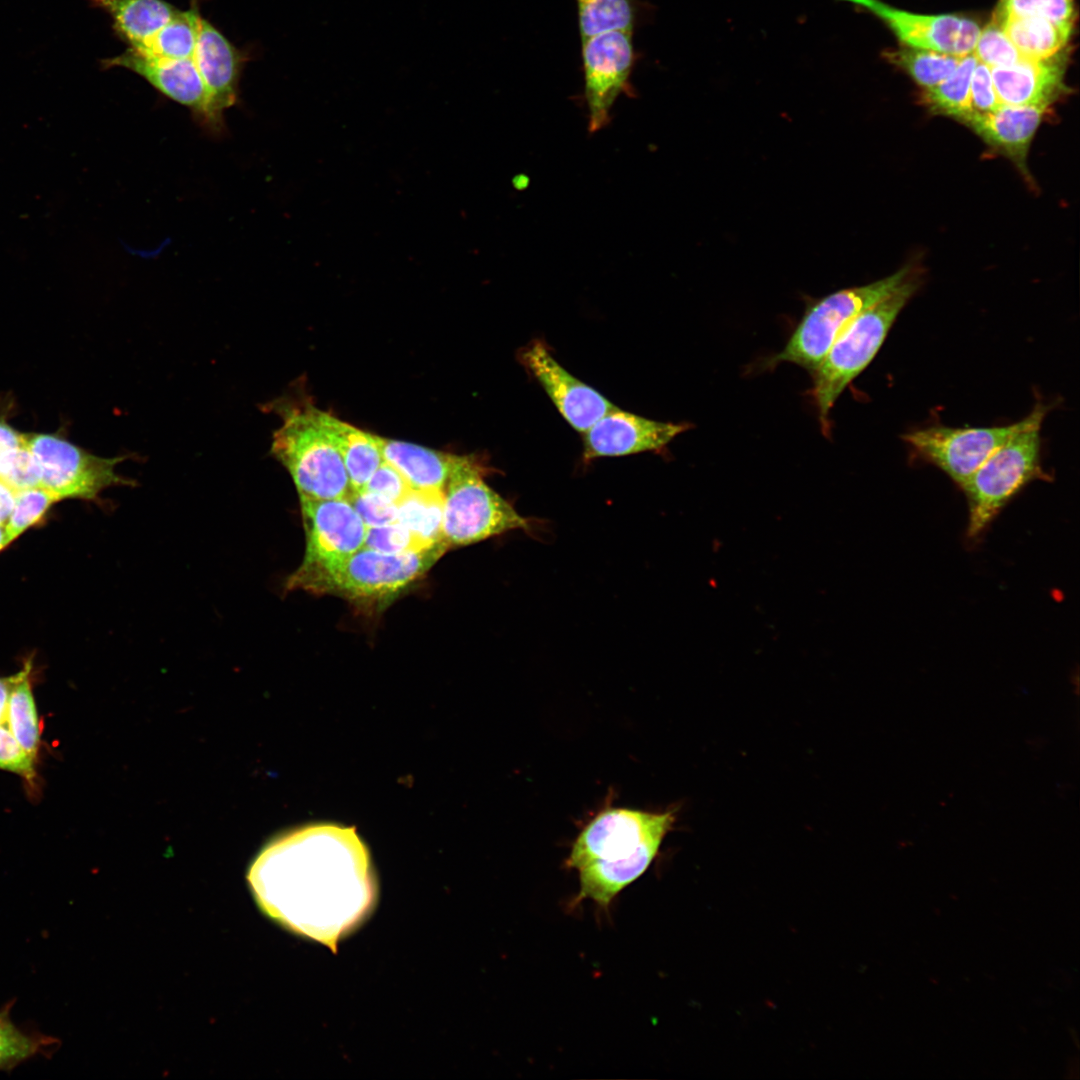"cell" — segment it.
I'll return each mask as SVG.
<instances>
[{"label": "cell", "mask_w": 1080, "mask_h": 1080, "mask_svg": "<svg viewBox=\"0 0 1080 1080\" xmlns=\"http://www.w3.org/2000/svg\"><path fill=\"white\" fill-rule=\"evenodd\" d=\"M249 881L263 910L289 929L334 948L370 911L375 886L354 828L308 825L259 855Z\"/></svg>", "instance_id": "obj_1"}, {"label": "cell", "mask_w": 1080, "mask_h": 1080, "mask_svg": "<svg viewBox=\"0 0 1080 1080\" xmlns=\"http://www.w3.org/2000/svg\"><path fill=\"white\" fill-rule=\"evenodd\" d=\"M449 549L444 543L399 554L365 547L344 558L301 565L287 578V591L333 595L366 606L390 602L421 579Z\"/></svg>", "instance_id": "obj_2"}, {"label": "cell", "mask_w": 1080, "mask_h": 1080, "mask_svg": "<svg viewBox=\"0 0 1080 1080\" xmlns=\"http://www.w3.org/2000/svg\"><path fill=\"white\" fill-rule=\"evenodd\" d=\"M913 272L892 293L859 313L834 341L811 374L810 394L824 435L831 431L830 412L845 388L870 364L896 318L920 285Z\"/></svg>", "instance_id": "obj_3"}, {"label": "cell", "mask_w": 1080, "mask_h": 1080, "mask_svg": "<svg viewBox=\"0 0 1080 1080\" xmlns=\"http://www.w3.org/2000/svg\"><path fill=\"white\" fill-rule=\"evenodd\" d=\"M282 418L271 452L289 472L299 498H348L352 493L341 455L322 420V411L285 400L272 406Z\"/></svg>", "instance_id": "obj_4"}, {"label": "cell", "mask_w": 1080, "mask_h": 1080, "mask_svg": "<svg viewBox=\"0 0 1080 1080\" xmlns=\"http://www.w3.org/2000/svg\"><path fill=\"white\" fill-rule=\"evenodd\" d=\"M1047 412L1048 406L1037 403L1022 426L960 486L969 508V538H977L1028 483L1047 479L1041 466L1040 437Z\"/></svg>", "instance_id": "obj_5"}, {"label": "cell", "mask_w": 1080, "mask_h": 1080, "mask_svg": "<svg viewBox=\"0 0 1080 1080\" xmlns=\"http://www.w3.org/2000/svg\"><path fill=\"white\" fill-rule=\"evenodd\" d=\"M484 472L472 457H457L444 494L442 539L449 548L537 529L535 519L521 515L484 481Z\"/></svg>", "instance_id": "obj_6"}, {"label": "cell", "mask_w": 1080, "mask_h": 1080, "mask_svg": "<svg viewBox=\"0 0 1080 1080\" xmlns=\"http://www.w3.org/2000/svg\"><path fill=\"white\" fill-rule=\"evenodd\" d=\"M914 269L909 264L883 279L841 289L816 300L805 310L783 350L771 357L769 363H793L812 374L848 324L892 293Z\"/></svg>", "instance_id": "obj_7"}, {"label": "cell", "mask_w": 1080, "mask_h": 1080, "mask_svg": "<svg viewBox=\"0 0 1080 1080\" xmlns=\"http://www.w3.org/2000/svg\"><path fill=\"white\" fill-rule=\"evenodd\" d=\"M25 440L39 470L40 486L59 500H96L108 488L136 484L116 471L127 455L97 456L53 433L25 434Z\"/></svg>", "instance_id": "obj_8"}, {"label": "cell", "mask_w": 1080, "mask_h": 1080, "mask_svg": "<svg viewBox=\"0 0 1080 1080\" xmlns=\"http://www.w3.org/2000/svg\"><path fill=\"white\" fill-rule=\"evenodd\" d=\"M632 32L615 30L581 41L584 99L590 132L606 127L621 94L634 96L631 76L637 60Z\"/></svg>", "instance_id": "obj_9"}, {"label": "cell", "mask_w": 1080, "mask_h": 1080, "mask_svg": "<svg viewBox=\"0 0 1080 1080\" xmlns=\"http://www.w3.org/2000/svg\"><path fill=\"white\" fill-rule=\"evenodd\" d=\"M676 820L674 809L649 812L608 807L599 812L579 833L565 861L579 870L599 858L627 855L645 842L664 839Z\"/></svg>", "instance_id": "obj_10"}, {"label": "cell", "mask_w": 1080, "mask_h": 1080, "mask_svg": "<svg viewBox=\"0 0 1080 1080\" xmlns=\"http://www.w3.org/2000/svg\"><path fill=\"white\" fill-rule=\"evenodd\" d=\"M1023 423L954 428L943 425L913 430L903 440L925 461L961 486Z\"/></svg>", "instance_id": "obj_11"}, {"label": "cell", "mask_w": 1080, "mask_h": 1080, "mask_svg": "<svg viewBox=\"0 0 1080 1080\" xmlns=\"http://www.w3.org/2000/svg\"><path fill=\"white\" fill-rule=\"evenodd\" d=\"M520 361L564 419L579 432L584 433L616 408L598 391L567 372L540 340H534L521 350Z\"/></svg>", "instance_id": "obj_12"}, {"label": "cell", "mask_w": 1080, "mask_h": 1080, "mask_svg": "<svg viewBox=\"0 0 1080 1080\" xmlns=\"http://www.w3.org/2000/svg\"><path fill=\"white\" fill-rule=\"evenodd\" d=\"M299 499L306 541L303 564L338 560L364 546L367 527L348 498Z\"/></svg>", "instance_id": "obj_13"}, {"label": "cell", "mask_w": 1080, "mask_h": 1080, "mask_svg": "<svg viewBox=\"0 0 1080 1080\" xmlns=\"http://www.w3.org/2000/svg\"><path fill=\"white\" fill-rule=\"evenodd\" d=\"M101 65L105 69L126 68L138 74L161 94L187 107L208 132L222 133L211 115L207 90L194 57L160 59L128 48L118 56L102 60Z\"/></svg>", "instance_id": "obj_14"}, {"label": "cell", "mask_w": 1080, "mask_h": 1080, "mask_svg": "<svg viewBox=\"0 0 1080 1080\" xmlns=\"http://www.w3.org/2000/svg\"><path fill=\"white\" fill-rule=\"evenodd\" d=\"M690 428L688 423L660 422L617 407L584 432L583 458L626 456L663 449Z\"/></svg>", "instance_id": "obj_15"}, {"label": "cell", "mask_w": 1080, "mask_h": 1080, "mask_svg": "<svg viewBox=\"0 0 1080 1080\" xmlns=\"http://www.w3.org/2000/svg\"><path fill=\"white\" fill-rule=\"evenodd\" d=\"M1049 105H1004L991 112L973 111L963 122L985 144L1007 157L1030 180L1027 156Z\"/></svg>", "instance_id": "obj_16"}, {"label": "cell", "mask_w": 1080, "mask_h": 1080, "mask_svg": "<svg viewBox=\"0 0 1080 1080\" xmlns=\"http://www.w3.org/2000/svg\"><path fill=\"white\" fill-rule=\"evenodd\" d=\"M193 57L207 90L213 120L223 132L224 112L238 98L240 53L217 28L201 17Z\"/></svg>", "instance_id": "obj_17"}, {"label": "cell", "mask_w": 1080, "mask_h": 1080, "mask_svg": "<svg viewBox=\"0 0 1080 1080\" xmlns=\"http://www.w3.org/2000/svg\"><path fill=\"white\" fill-rule=\"evenodd\" d=\"M1063 52L1047 59H1021L1009 66L990 68L1000 103L1051 106L1068 90Z\"/></svg>", "instance_id": "obj_18"}, {"label": "cell", "mask_w": 1080, "mask_h": 1080, "mask_svg": "<svg viewBox=\"0 0 1080 1080\" xmlns=\"http://www.w3.org/2000/svg\"><path fill=\"white\" fill-rule=\"evenodd\" d=\"M865 8L881 19L903 46L934 50L955 56V46L963 17L951 14L926 15L892 7L880 0H842Z\"/></svg>", "instance_id": "obj_19"}, {"label": "cell", "mask_w": 1080, "mask_h": 1080, "mask_svg": "<svg viewBox=\"0 0 1080 1080\" xmlns=\"http://www.w3.org/2000/svg\"><path fill=\"white\" fill-rule=\"evenodd\" d=\"M662 841L653 839L627 855L599 858L580 868V889L575 903L590 899L600 908L608 909L614 898L648 869Z\"/></svg>", "instance_id": "obj_20"}, {"label": "cell", "mask_w": 1080, "mask_h": 1080, "mask_svg": "<svg viewBox=\"0 0 1080 1080\" xmlns=\"http://www.w3.org/2000/svg\"><path fill=\"white\" fill-rule=\"evenodd\" d=\"M378 440L384 461L398 470L411 489L443 491L458 456L380 436Z\"/></svg>", "instance_id": "obj_21"}, {"label": "cell", "mask_w": 1080, "mask_h": 1080, "mask_svg": "<svg viewBox=\"0 0 1080 1080\" xmlns=\"http://www.w3.org/2000/svg\"><path fill=\"white\" fill-rule=\"evenodd\" d=\"M112 19L114 31L129 44L142 47L178 11L164 0H87Z\"/></svg>", "instance_id": "obj_22"}, {"label": "cell", "mask_w": 1080, "mask_h": 1080, "mask_svg": "<svg viewBox=\"0 0 1080 1080\" xmlns=\"http://www.w3.org/2000/svg\"><path fill=\"white\" fill-rule=\"evenodd\" d=\"M322 420L344 463L352 492L362 491L384 462L378 436L322 411Z\"/></svg>", "instance_id": "obj_23"}, {"label": "cell", "mask_w": 1080, "mask_h": 1080, "mask_svg": "<svg viewBox=\"0 0 1080 1080\" xmlns=\"http://www.w3.org/2000/svg\"><path fill=\"white\" fill-rule=\"evenodd\" d=\"M997 21L1022 58L1042 60L1064 51L1072 26L1039 17L992 18Z\"/></svg>", "instance_id": "obj_24"}, {"label": "cell", "mask_w": 1080, "mask_h": 1080, "mask_svg": "<svg viewBox=\"0 0 1080 1080\" xmlns=\"http://www.w3.org/2000/svg\"><path fill=\"white\" fill-rule=\"evenodd\" d=\"M977 59L973 54L961 57L954 72L938 85L923 89L920 101L927 109L962 123L972 112L970 86Z\"/></svg>", "instance_id": "obj_25"}, {"label": "cell", "mask_w": 1080, "mask_h": 1080, "mask_svg": "<svg viewBox=\"0 0 1080 1080\" xmlns=\"http://www.w3.org/2000/svg\"><path fill=\"white\" fill-rule=\"evenodd\" d=\"M443 512V491L411 489L397 504V522L427 546H434L444 542Z\"/></svg>", "instance_id": "obj_26"}, {"label": "cell", "mask_w": 1080, "mask_h": 1080, "mask_svg": "<svg viewBox=\"0 0 1080 1080\" xmlns=\"http://www.w3.org/2000/svg\"><path fill=\"white\" fill-rule=\"evenodd\" d=\"M200 18L198 7L195 5L187 11L178 10L142 47L133 50L160 59L178 60L193 57Z\"/></svg>", "instance_id": "obj_27"}, {"label": "cell", "mask_w": 1080, "mask_h": 1080, "mask_svg": "<svg viewBox=\"0 0 1080 1080\" xmlns=\"http://www.w3.org/2000/svg\"><path fill=\"white\" fill-rule=\"evenodd\" d=\"M581 41L594 35L615 31H633L638 21V0H575Z\"/></svg>", "instance_id": "obj_28"}, {"label": "cell", "mask_w": 1080, "mask_h": 1080, "mask_svg": "<svg viewBox=\"0 0 1080 1080\" xmlns=\"http://www.w3.org/2000/svg\"><path fill=\"white\" fill-rule=\"evenodd\" d=\"M884 57L906 72L922 89L932 88L948 78L961 59L948 53L906 46L888 50Z\"/></svg>", "instance_id": "obj_29"}, {"label": "cell", "mask_w": 1080, "mask_h": 1080, "mask_svg": "<svg viewBox=\"0 0 1080 1080\" xmlns=\"http://www.w3.org/2000/svg\"><path fill=\"white\" fill-rule=\"evenodd\" d=\"M29 669L13 686L7 708V726L21 747L35 758L40 742L39 720L29 681Z\"/></svg>", "instance_id": "obj_30"}, {"label": "cell", "mask_w": 1080, "mask_h": 1080, "mask_svg": "<svg viewBox=\"0 0 1080 1080\" xmlns=\"http://www.w3.org/2000/svg\"><path fill=\"white\" fill-rule=\"evenodd\" d=\"M58 501L55 495L42 486L16 491L13 509L5 524L11 542L38 523Z\"/></svg>", "instance_id": "obj_31"}, {"label": "cell", "mask_w": 1080, "mask_h": 1080, "mask_svg": "<svg viewBox=\"0 0 1080 1080\" xmlns=\"http://www.w3.org/2000/svg\"><path fill=\"white\" fill-rule=\"evenodd\" d=\"M54 1041L23 1032L13 1024L6 1010L0 1012V1071L15 1067Z\"/></svg>", "instance_id": "obj_32"}, {"label": "cell", "mask_w": 1080, "mask_h": 1080, "mask_svg": "<svg viewBox=\"0 0 1080 1080\" xmlns=\"http://www.w3.org/2000/svg\"><path fill=\"white\" fill-rule=\"evenodd\" d=\"M994 18L1039 17L1063 26H1073V0H999Z\"/></svg>", "instance_id": "obj_33"}, {"label": "cell", "mask_w": 1080, "mask_h": 1080, "mask_svg": "<svg viewBox=\"0 0 1080 1080\" xmlns=\"http://www.w3.org/2000/svg\"><path fill=\"white\" fill-rule=\"evenodd\" d=\"M0 481L15 492L40 486V475L26 440L0 455Z\"/></svg>", "instance_id": "obj_34"}, {"label": "cell", "mask_w": 1080, "mask_h": 1080, "mask_svg": "<svg viewBox=\"0 0 1080 1080\" xmlns=\"http://www.w3.org/2000/svg\"><path fill=\"white\" fill-rule=\"evenodd\" d=\"M972 54L990 68L1009 66L1024 59L994 19L981 30Z\"/></svg>", "instance_id": "obj_35"}, {"label": "cell", "mask_w": 1080, "mask_h": 1080, "mask_svg": "<svg viewBox=\"0 0 1080 1080\" xmlns=\"http://www.w3.org/2000/svg\"><path fill=\"white\" fill-rule=\"evenodd\" d=\"M365 548L388 554L423 550L427 546L399 522L367 528Z\"/></svg>", "instance_id": "obj_36"}, {"label": "cell", "mask_w": 1080, "mask_h": 1080, "mask_svg": "<svg viewBox=\"0 0 1080 1080\" xmlns=\"http://www.w3.org/2000/svg\"><path fill=\"white\" fill-rule=\"evenodd\" d=\"M349 501L367 528L397 522V505L367 491L352 492Z\"/></svg>", "instance_id": "obj_37"}, {"label": "cell", "mask_w": 1080, "mask_h": 1080, "mask_svg": "<svg viewBox=\"0 0 1080 1080\" xmlns=\"http://www.w3.org/2000/svg\"><path fill=\"white\" fill-rule=\"evenodd\" d=\"M410 490L409 484L398 470L384 461L372 474L362 491L370 492L397 505Z\"/></svg>", "instance_id": "obj_38"}, {"label": "cell", "mask_w": 1080, "mask_h": 1080, "mask_svg": "<svg viewBox=\"0 0 1080 1080\" xmlns=\"http://www.w3.org/2000/svg\"><path fill=\"white\" fill-rule=\"evenodd\" d=\"M34 758L18 743L6 724H0V769L31 779Z\"/></svg>", "instance_id": "obj_39"}, {"label": "cell", "mask_w": 1080, "mask_h": 1080, "mask_svg": "<svg viewBox=\"0 0 1080 1080\" xmlns=\"http://www.w3.org/2000/svg\"><path fill=\"white\" fill-rule=\"evenodd\" d=\"M970 95L972 109L979 113L994 111L1001 105L990 67L978 61L971 78Z\"/></svg>", "instance_id": "obj_40"}, {"label": "cell", "mask_w": 1080, "mask_h": 1080, "mask_svg": "<svg viewBox=\"0 0 1080 1080\" xmlns=\"http://www.w3.org/2000/svg\"><path fill=\"white\" fill-rule=\"evenodd\" d=\"M31 669V663L28 662L24 668L17 674L0 678V724L7 725V708L11 690L16 682Z\"/></svg>", "instance_id": "obj_41"}, {"label": "cell", "mask_w": 1080, "mask_h": 1080, "mask_svg": "<svg viewBox=\"0 0 1080 1080\" xmlns=\"http://www.w3.org/2000/svg\"><path fill=\"white\" fill-rule=\"evenodd\" d=\"M25 440V434L18 432L7 422L0 420V455L9 448L15 447Z\"/></svg>", "instance_id": "obj_42"}, {"label": "cell", "mask_w": 1080, "mask_h": 1080, "mask_svg": "<svg viewBox=\"0 0 1080 1080\" xmlns=\"http://www.w3.org/2000/svg\"><path fill=\"white\" fill-rule=\"evenodd\" d=\"M15 491L0 481V525H5L13 509Z\"/></svg>", "instance_id": "obj_43"}, {"label": "cell", "mask_w": 1080, "mask_h": 1080, "mask_svg": "<svg viewBox=\"0 0 1080 1080\" xmlns=\"http://www.w3.org/2000/svg\"><path fill=\"white\" fill-rule=\"evenodd\" d=\"M11 543L5 525H0V551Z\"/></svg>", "instance_id": "obj_44"}]
</instances>
